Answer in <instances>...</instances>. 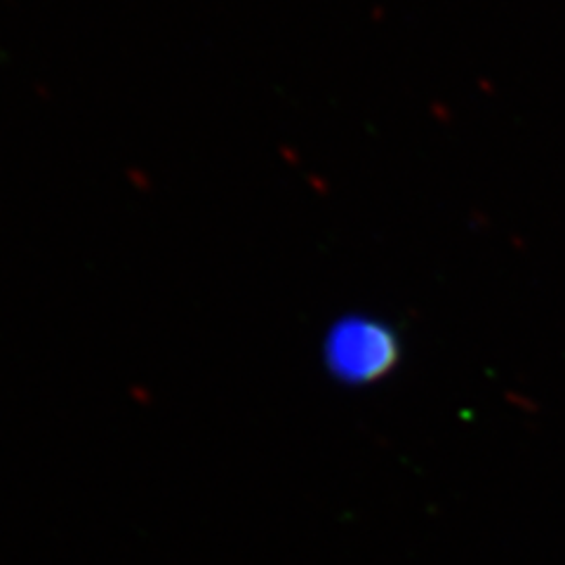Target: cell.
I'll return each instance as SVG.
<instances>
[{
  "label": "cell",
  "instance_id": "1",
  "mask_svg": "<svg viewBox=\"0 0 565 565\" xmlns=\"http://www.w3.org/2000/svg\"><path fill=\"white\" fill-rule=\"evenodd\" d=\"M326 361L334 377L342 382H377L394 370L398 361V340L392 328L375 318H342L328 334Z\"/></svg>",
  "mask_w": 565,
  "mask_h": 565
}]
</instances>
